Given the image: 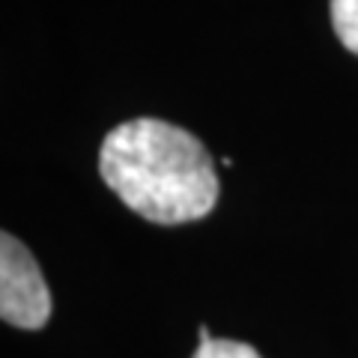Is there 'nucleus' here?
I'll return each instance as SVG.
<instances>
[{
    "instance_id": "obj_2",
    "label": "nucleus",
    "mask_w": 358,
    "mask_h": 358,
    "mask_svg": "<svg viewBox=\"0 0 358 358\" xmlns=\"http://www.w3.org/2000/svg\"><path fill=\"white\" fill-rule=\"evenodd\" d=\"M0 317L15 329L36 331L51 317V293L33 254L13 233L0 239Z\"/></svg>"
},
{
    "instance_id": "obj_3",
    "label": "nucleus",
    "mask_w": 358,
    "mask_h": 358,
    "mask_svg": "<svg viewBox=\"0 0 358 358\" xmlns=\"http://www.w3.org/2000/svg\"><path fill=\"white\" fill-rule=\"evenodd\" d=\"M331 27L346 51L358 54V0H331Z\"/></svg>"
},
{
    "instance_id": "obj_1",
    "label": "nucleus",
    "mask_w": 358,
    "mask_h": 358,
    "mask_svg": "<svg viewBox=\"0 0 358 358\" xmlns=\"http://www.w3.org/2000/svg\"><path fill=\"white\" fill-rule=\"evenodd\" d=\"M99 173L122 203L155 224L206 218L218 203V173L192 131L141 117L110 129L99 150Z\"/></svg>"
},
{
    "instance_id": "obj_4",
    "label": "nucleus",
    "mask_w": 358,
    "mask_h": 358,
    "mask_svg": "<svg viewBox=\"0 0 358 358\" xmlns=\"http://www.w3.org/2000/svg\"><path fill=\"white\" fill-rule=\"evenodd\" d=\"M194 358H260V352L248 343H239V341H203L200 350L194 352Z\"/></svg>"
}]
</instances>
